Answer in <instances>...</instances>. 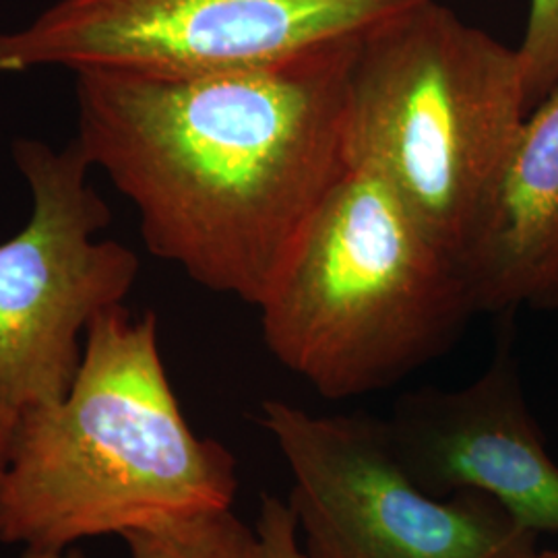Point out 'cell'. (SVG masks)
<instances>
[{
    "instance_id": "obj_3",
    "label": "cell",
    "mask_w": 558,
    "mask_h": 558,
    "mask_svg": "<svg viewBox=\"0 0 558 558\" xmlns=\"http://www.w3.org/2000/svg\"><path fill=\"white\" fill-rule=\"evenodd\" d=\"M257 308L271 356L325 399L398 385L476 315L458 257L362 166L329 189Z\"/></svg>"
},
{
    "instance_id": "obj_10",
    "label": "cell",
    "mask_w": 558,
    "mask_h": 558,
    "mask_svg": "<svg viewBox=\"0 0 558 558\" xmlns=\"http://www.w3.org/2000/svg\"><path fill=\"white\" fill-rule=\"evenodd\" d=\"M122 539L129 558H263L257 530L232 509L163 519Z\"/></svg>"
},
{
    "instance_id": "obj_6",
    "label": "cell",
    "mask_w": 558,
    "mask_h": 558,
    "mask_svg": "<svg viewBox=\"0 0 558 558\" xmlns=\"http://www.w3.org/2000/svg\"><path fill=\"white\" fill-rule=\"evenodd\" d=\"M424 0H54L0 32V73L191 77L267 69L348 40Z\"/></svg>"
},
{
    "instance_id": "obj_1",
    "label": "cell",
    "mask_w": 558,
    "mask_h": 558,
    "mask_svg": "<svg viewBox=\"0 0 558 558\" xmlns=\"http://www.w3.org/2000/svg\"><path fill=\"white\" fill-rule=\"evenodd\" d=\"M360 36L253 71H80L73 141L135 205L151 255L259 306L348 168L343 108Z\"/></svg>"
},
{
    "instance_id": "obj_9",
    "label": "cell",
    "mask_w": 558,
    "mask_h": 558,
    "mask_svg": "<svg viewBox=\"0 0 558 558\" xmlns=\"http://www.w3.org/2000/svg\"><path fill=\"white\" fill-rule=\"evenodd\" d=\"M459 265L476 315L558 311V83L523 120Z\"/></svg>"
},
{
    "instance_id": "obj_14",
    "label": "cell",
    "mask_w": 558,
    "mask_h": 558,
    "mask_svg": "<svg viewBox=\"0 0 558 558\" xmlns=\"http://www.w3.org/2000/svg\"><path fill=\"white\" fill-rule=\"evenodd\" d=\"M20 558H85L80 550H34V548H23Z\"/></svg>"
},
{
    "instance_id": "obj_7",
    "label": "cell",
    "mask_w": 558,
    "mask_h": 558,
    "mask_svg": "<svg viewBox=\"0 0 558 558\" xmlns=\"http://www.w3.org/2000/svg\"><path fill=\"white\" fill-rule=\"evenodd\" d=\"M13 161L27 182L32 216L0 244V398L21 412L66 396L89 323L124 304L140 257L98 239L112 214L75 141L54 149L15 140Z\"/></svg>"
},
{
    "instance_id": "obj_5",
    "label": "cell",
    "mask_w": 558,
    "mask_h": 558,
    "mask_svg": "<svg viewBox=\"0 0 558 558\" xmlns=\"http://www.w3.org/2000/svg\"><path fill=\"white\" fill-rule=\"evenodd\" d=\"M259 422L292 472L288 505L308 558H538V532L488 495L422 488L387 420L267 399Z\"/></svg>"
},
{
    "instance_id": "obj_13",
    "label": "cell",
    "mask_w": 558,
    "mask_h": 558,
    "mask_svg": "<svg viewBox=\"0 0 558 558\" xmlns=\"http://www.w3.org/2000/svg\"><path fill=\"white\" fill-rule=\"evenodd\" d=\"M15 420H17V412L11 405H7L4 399L0 398V472L7 463L11 437H13V430H15Z\"/></svg>"
},
{
    "instance_id": "obj_2",
    "label": "cell",
    "mask_w": 558,
    "mask_h": 558,
    "mask_svg": "<svg viewBox=\"0 0 558 558\" xmlns=\"http://www.w3.org/2000/svg\"><path fill=\"white\" fill-rule=\"evenodd\" d=\"M236 459L180 410L156 313L124 304L89 323L64 398L17 412L0 472V542L69 550L163 519L232 509Z\"/></svg>"
},
{
    "instance_id": "obj_8",
    "label": "cell",
    "mask_w": 558,
    "mask_h": 558,
    "mask_svg": "<svg viewBox=\"0 0 558 558\" xmlns=\"http://www.w3.org/2000/svg\"><path fill=\"white\" fill-rule=\"evenodd\" d=\"M385 420L399 459L428 493H482L539 536L558 534V465L523 398L511 329L474 383L405 393Z\"/></svg>"
},
{
    "instance_id": "obj_12",
    "label": "cell",
    "mask_w": 558,
    "mask_h": 558,
    "mask_svg": "<svg viewBox=\"0 0 558 558\" xmlns=\"http://www.w3.org/2000/svg\"><path fill=\"white\" fill-rule=\"evenodd\" d=\"M255 530L263 548V558H308L300 544L294 513L290 505L278 497H260Z\"/></svg>"
},
{
    "instance_id": "obj_15",
    "label": "cell",
    "mask_w": 558,
    "mask_h": 558,
    "mask_svg": "<svg viewBox=\"0 0 558 558\" xmlns=\"http://www.w3.org/2000/svg\"><path fill=\"white\" fill-rule=\"evenodd\" d=\"M538 558H558V550H539Z\"/></svg>"
},
{
    "instance_id": "obj_4",
    "label": "cell",
    "mask_w": 558,
    "mask_h": 558,
    "mask_svg": "<svg viewBox=\"0 0 558 558\" xmlns=\"http://www.w3.org/2000/svg\"><path fill=\"white\" fill-rule=\"evenodd\" d=\"M525 117L518 48L424 0L360 36L345 87L343 158L379 174L459 259Z\"/></svg>"
},
{
    "instance_id": "obj_11",
    "label": "cell",
    "mask_w": 558,
    "mask_h": 558,
    "mask_svg": "<svg viewBox=\"0 0 558 558\" xmlns=\"http://www.w3.org/2000/svg\"><path fill=\"white\" fill-rule=\"evenodd\" d=\"M518 52L530 112L558 83V0H530V17Z\"/></svg>"
}]
</instances>
